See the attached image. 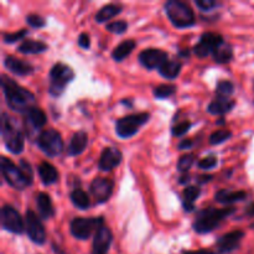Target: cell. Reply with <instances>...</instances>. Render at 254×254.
I'll list each match as a JSON object with an SVG mask.
<instances>
[{
    "label": "cell",
    "mask_w": 254,
    "mask_h": 254,
    "mask_svg": "<svg viewBox=\"0 0 254 254\" xmlns=\"http://www.w3.org/2000/svg\"><path fill=\"white\" fill-rule=\"evenodd\" d=\"M1 87L4 91L6 104L10 109L15 112H29L34 108L35 97L30 91L24 87L19 86L15 81L7 78L6 76L1 77Z\"/></svg>",
    "instance_id": "cell-1"
},
{
    "label": "cell",
    "mask_w": 254,
    "mask_h": 254,
    "mask_svg": "<svg viewBox=\"0 0 254 254\" xmlns=\"http://www.w3.org/2000/svg\"><path fill=\"white\" fill-rule=\"evenodd\" d=\"M235 207L221 208V210L213 207L205 208V210L198 212L197 217H196L195 222L192 225L193 230H195V232L201 233V235L212 232L225 218L235 213Z\"/></svg>",
    "instance_id": "cell-2"
},
{
    "label": "cell",
    "mask_w": 254,
    "mask_h": 254,
    "mask_svg": "<svg viewBox=\"0 0 254 254\" xmlns=\"http://www.w3.org/2000/svg\"><path fill=\"white\" fill-rule=\"evenodd\" d=\"M165 11L174 26L179 29L190 27L195 24V14L189 4L179 0H170L165 4Z\"/></svg>",
    "instance_id": "cell-3"
},
{
    "label": "cell",
    "mask_w": 254,
    "mask_h": 254,
    "mask_svg": "<svg viewBox=\"0 0 254 254\" xmlns=\"http://www.w3.org/2000/svg\"><path fill=\"white\" fill-rule=\"evenodd\" d=\"M1 135L4 139L5 146L12 154H20L24 149V135L12 124L11 118L6 113H2L1 119Z\"/></svg>",
    "instance_id": "cell-4"
},
{
    "label": "cell",
    "mask_w": 254,
    "mask_h": 254,
    "mask_svg": "<svg viewBox=\"0 0 254 254\" xmlns=\"http://www.w3.org/2000/svg\"><path fill=\"white\" fill-rule=\"evenodd\" d=\"M73 77L74 73L71 67L66 66L64 64H60V62L55 64L50 71V79H51L49 89L50 93L52 96H60L66 88L67 83L73 79Z\"/></svg>",
    "instance_id": "cell-5"
},
{
    "label": "cell",
    "mask_w": 254,
    "mask_h": 254,
    "mask_svg": "<svg viewBox=\"0 0 254 254\" xmlns=\"http://www.w3.org/2000/svg\"><path fill=\"white\" fill-rule=\"evenodd\" d=\"M37 145L47 156L55 158L62 153L64 141L59 131L55 129H46V130H42L37 136Z\"/></svg>",
    "instance_id": "cell-6"
},
{
    "label": "cell",
    "mask_w": 254,
    "mask_h": 254,
    "mask_svg": "<svg viewBox=\"0 0 254 254\" xmlns=\"http://www.w3.org/2000/svg\"><path fill=\"white\" fill-rule=\"evenodd\" d=\"M0 168H1V174L2 176H4L5 181H6L11 188L16 189V190H24L25 188L31 185V183L27 180L26 176H25L24 173L21 171L20 166L17 168L11 160H9V159L5 158V156L1 158Z\"/></svg>",
    "instance_id": "cell-7"
},
{
    "label": "cell",
    "mask_w": 254,
    "mask_h": 254,
    "mask_svg": "<svg viewBox=\"0 0 254 254\" xmlns=\"http://www.w3.org/2000/svg\"><path fill=\"white\" fill-rule=\"evenodd\" d=\"M149 118H150V116L148 113H138L123 117L117 122V134L123 139L130 138L138 133L139 128L144 126L149 121Z\"/></svg>",
    "instance_id": "cell-8"
},
{
    "label": "cell",
    "mask_w": 254,
    "mask_h": 254,
    "mask_svg": "<svg viewBox=\"0 0 254 254\" xmlns=\"http://www.w3.org/2000/svg\"><path fill=\"white\" fill-rule=\"evenodd\" d=\"M103 226V220L102 217H76L71 221L69 230L73 237L77 240H88L89 236L92 235L94 230H98L99 227Z\"/></svg>",
    "instance_id": "cell-9"
},
{
    "label": "cell",
    "mask_w": 254,
    "mask_h": 254,
    "mask_svg": "<svg viewBox=\"0 0 254 254\" xmlns=\"http://www.w3.org/2000/svg\"><path fill=\"white\" fill-rule=\"evenodd\" d=\"M25 228L30 240L36 245H44L46 241V232L40 218L35 215L34 211L27 210L25 215Z\"/></svg>",
    "instance_id": "cell-10"
},
{
    "label": "cell",
    "mask_w": 254,
    "mask_h": 254,
    "mask_svg": "<svg viewBox=\"0 0 254 254\" xmlns=\"http://www.w3.org/2000/svg\"><path fill=\"white\" fill-rule=\"evenodd\" d=\"M223 42L225 41H223V37L221 35L215 34V32H205L201 36L200 41L193 47V54L198 57H206L213 54L215 50Z\"/></svg>",
    "instance_id": "cell-11"
},
{
    "label": "cell",
    "mask_w": 254,
    "mask_h": 254,
    "mask_svg": "<svg viewBox=\"0 0 254 254\" xmlns=\"http://www.w3.org/2000/svg\"><path fill=\"white\" fill-rule=\"evenodd\" d=\"M1 226L5 231L15 233V235H20L24 232V222L20 216V213L15 210L11 206L5 205L1 208Z\"/></svg>",
    "instance_id": "cell-12"
},
{
    "label": "cell",
    "mask_w": 254,
    "mask_h": 254,
    "mask_svg": "<svg viewBox=\"0 0 254 254\" xmlns=\"http://www.w3.org/2000/svg\"><path fill=\"white\" fill-rule=\"evenodd\" d=\"M138 59L145 68H160L168 61V54L159 49H146L139 54Z\"/></svg>",
    "instance_id": "cell-13"
},
{
    "label": "cell",
    "mask_w": 254,
    "mask_h": 254,
    "mask_svg": "<svg viewBox=\"0 0 254 254\" xmlns=\"http://www.w3.org/2000/svg\"><path fill=\"white\" fill-rule=\"evenodd\" d=\"M114 183L106 178H96L91 183V193L98 203H104L113 193Z\"/></svg>",
    "instance_id": "cell-14"
},
{
    "label": "cell",
    "mask_w": 254,
    "mask_h": 254,
    "mask_svg": "<svg viewBox=\"0 0 254 254\" xmlns=\"http://www.w3.org/2000/svg\"><path fill=\"white\" fill-rule=\"evenodd\" d=\"M113 235L112 231L106 226H102L97 230L93 238V246H92V254H107L111 248Z\"/></svg>",
    "instance_id": "cell-15"
},
{
    "label": "cell",
    "mask_w": 254,
    "mask_h": 254,
    "mask_svg": "<svg viewBox=\"0 0 254 254\" xmlns=\"http://www.w3.org/2000/svg\"><path fill=\"white\" fill-rule=\"evenodd\" d=\"M243 237H245V232L241 230H236L230 233H226L217 241L218 250H220L221 253L232 252V251L237 250Z\"/></svg>",
    "instance_id": "cell-16"
},
{
    "label": "cell",
    "mask_w": 254,
    "mask_h": 254,
    "mask_svg": "<svg viewBox=\"0 0 254 254\" xmlns=\"http://www.w3.org/2000/svg\"><path fill=\"white\" fill-rule=\"evenodd\" d=\"M122 161V153L116 148H104L99 158L98 166L102 171H111Z\"/></svg>",
    "instance_id": "cell-17"
},
{
    "label": "cell",
    "mask_w": 254,
    "mask_h": 254,
    "mask_svg": "<svg viewBox=\"0 0 254 254\" xmlns=\"http://www.w3.org/2000/svg\"><path fill=\"white\" fill-rule=\"evenodd\" d=\"M4 64L10 72H12L16 76H27V74H30L32 72V66L29 62L22 61V60L16 59V57H5Z\"/></svg>",
    "instance_id": "cell-18"
},
{
    "label": "cell",
    "mask_w": 254,
    "mask_h": 254,
    "mask_svg": "<svg viewBox=\"0 0 254 254\" xmlns=\"http://www.w3.org/2000/svg\"><path fill=\"white\" fill-rule=\"evenodd\" d=\"M235 104V101L227 98V97H217V98L213 99V101L208 104L207 111L210 112L211 114H215V116H223V114L232 111Z\"/></svg>",
    "instance_id": "cell-19"
},
{
    "label": "cell",
    "mask_w": 254,
    "mask_h": 254,
    "mask_svg": "<svg viewBox=\"0 0 254 254\" xmlns=\"http://www.w3.org/2000/svg\"><path fill=\"white\" fill-rule=\"evenodd\" d=\"M47 117L45 112L40 108H31L29 112L25 113V123L34 130L42 128L46 124Z\"/></svg>",
    "instance_id": "cell-20"
},
{
    "label": "cell",
    "mask_w": 254,
    "mask_h": 254,
    "mask_svg": "<svg viewBox=\"0 0 254 254\" xmlns=\"http://www.w3.org/2000/svg\"><path fill=\"white\" fill-rule=\"evenodd\" d=\"M87 144H88V136H87L86 131H77L73 136H72L71 141H69L68 150L67 154L69 156L79 155L84 151Z\"/></svg>",
    "instance_id": "cell-21"
},
{
    "label": "cell",
    "mask_w": 254,
    "mask_h": 254,
    "mask_svg": "<svg viewBox=\"0 0 254 254\" xmlns=\"http://www.w3.org/2000/svg\"><path fill=\"white\" fill-rule=\"evenodd\" d=\"M36 206L37 210H39L40 216L44 220L47 218H51L55 215L54 205H52V201L50 198V196L46 192H40L36 196Z\"/></svg>",
    "instance_id": "cell-22"
},
{
    "label": "cell",
    "mask_w": 254,
    "mask_h": 254,
    "mask_svg": "<svg viewBox=\"0 0 254 254\" xmlns=\"http://www.w3.org/2000/svg\"><path fill=\"white\" fill-rule=\"evenodd\" d=\"M246 197H247V193L245 191L220 190L215 195L216 201L223 203V205H231V203H235L237 201H243Z\"/></svg>",
    "instance_id": "cell-23"
},
{
    "label": "cell",
    "mask_w": 254,
    "mask_h": 254,
    "mask_svg": "<svg viewBox=\"0 0 254 254\" xmlns=\"http://www.w3.org/2000/svg\"><path fill=\"white\" fill-rule=\"evenodd\" d=\"M37 170H39V175L45 185H52V184L56 183L57 179H59V173H57V170L55 169V166L51 165L50 163H46V161L40 164Z\"/></svg>",
    "instance_id": "cell-24"
},
{
    "label": "cell",
    "mask_w": 254,
    "mask_h": 254,
    "mask_svg": "<svg viewBox=\"0 0 254 254\" xmlns=\"http://www.w3.org/2000/svg\"><path fill=\"white\" fill-rule=\"evenodd\" d=\"M181 71V62L178 60H168L163 66L159 68V72L163 77L168 79H174L179 76Z\"/></svg>",
    "instance_id": "cell-25"
},
{
    "label": "cell",
    "mask_w": 254,
    "mask_h": 254,
    "mask_svg": "<svg viewBox=\"0 0 254 254\" xmlns=\"http://www.w3.org/2000/svg\"><path fill=\"white\" fill-rule=\"evenodd\" d=\"M122 11V5L118 4H109L103 6L102 9L98 10L96 14V21L97 22H106L108 20L113 19L114 16Z\"/></svg>",
    "instance_id": "cell-26"
},
{
    "label": "cell",
    "mask_w": 254,
    "mask_h": 254,
    "mask_svg": "<svg viewBox=\"0 0 254 254\" xmlns=\"http://www.w3.org/2000/svg\"><path fill=\"white\" fill-rule=\"evenodd\" d=\"M47 50V45L41 41H35V40H26L19 46L17 51L25 55H34L45 52Z\"/></svg>",
    "instance_id": "cell-27"
},
{
    "label": "cell",
    "mask_w": 254,
    "mask_h": 254,
    "mask_svg": "<svg viewBox=\"0 0 254 254\" xmlns=\"http://www.w3.org/2000/svg\"><path fill=\"white\" fill-rule=\"evenodd\" d=\"M135 47V41L134 40H126L122 44H119L112 52V57L116 61H123L126 57H128L131 54V51Z\"/></svg>",
    "instance_id": "cell-28"
},
{
    "label": "cell",
    "mask_w": 254,
    "mask_h": 254,
    "mask_svg": "<svg viewBox=\"0 0 254 254\" xmlns=\"http://www.w3.org/2000/svg\"><path fill=\"white\" fill-rule=\"evenodd\" d=\"M184 207L186 211L193 210V202L201 195V189L197 186H189L184 190Z\"/></svg>",
    "instance_id": "cell-29"
},
{
    "label": "cell",
    "mask_w": 254,
    "mask_h": 254,
    "mask_svg": "<svg viewBox=\"0 0 254 254\" xmlns=\"http://www.w3.org/2000/svg\"><path fill=\"white\" fill-rule=\"evenodd\" d=\"M69 198H71L72 203L77 208H79V210H87L89 205H91L88 195L83 190H81V189H74L71 192V195H69Z\"/></svg>",
    "instance_id": "cell-30"
},
{
    "label": "cell",
    "mask_w": 254,
    "mask_h": 254,
    "mask_svg": "<svg viewBox=\"0 0 254 254\" xmlns=\"http://www.w3.org/2000/svg\"><path fill=\"white\" fill-rule=\"evenodd\" d=\"M212 56L213 60H215L216 62H218V64H227V62H230L231 60H232V47L228 44H225V42H223L222 45H220V46L215 50Z\"/></svg>",
    "instance_id": "cell-31"
},
{
    "label": "cell",
    "mask_w": 254,
    "mask_h": 254,
    "mask_svg": "<svg viewBox=\"0 0 254 254\" xmlns=\"http://www.w3.org/2000/svg\"><path fill=\"white\" fill-rule=\"evenodd\" d=\"M176 92V87L174 84H160L154 89V96L159 99L169 98Z\"/></svg>",
    "instance_id": "cell-32"
},
{
    "label": "cell",
    "mask_w": 254,
    "mask_h": 254,
    "mask_svg": "<svg viewBox=\"0 0 254 254\" xmlns=\"http://www.w3.org/2000/svg\"><path fill=\"white\" fill-rule=\"evenodd\" d=\"M235 92V86H233L232 82L230 81H220L217 83V87H216V93L218 94V97H227L231 96V94Z\"/></svg>",
    "instance_id": "cell-33"
},
{
    "label": "cell",
    "mask_w": 254,
    "mask_h": 254,
    "mask_svg": "<svg viewBox=\"0 0 254 254\" xmlns=\"http://www.w3.org/2000/svg\"><path fill=\"white\" fill-rule=\"evenodd\" d=\"M232 133L227 129H220V130L215 131V133L211 134L210 136V144L212 145H217V144L225 143L228 138H231Z\"/></svg>",
    "instance_id": "cell-34"
},
{
    "label": "cell",
    "mask_w": 254,
    "mask_h": 254,
    "mask_svg": "<svg viewBox=\"0 0 254 254\" xmlns=\"http://www.w3.org/2000/svg\"><path fill=\"white\" fill-rule=\"evenodd\" d=\"M193 160H195V156L192 154H186V155H183L178 161V169L181 171V173H188L189 170L192 166Z\"/></svg>",
    "instance_id": "cell-35"
},
{
    "label": "cell",
    "mask_w": 254,
    "mask_h": 254,
    "mask_svg": "<svg viewBox=\"0 0 254 254\" xmlns=\"http://www.w3.org/2000/svg\"><path fill=\"white\" fill-rule=\"evenodd\" d=\"M128 29V24L123 20H119V21H113V22H109L107 25V30L109 32H113V34H124Z\"/></svg>",
    "instance_id": "cell-36"
},
{
    "label": "cell",
    "mask_w": 254,
    "mask_h": 254,
    "mask_svg": "<svg viewBox=\"0 0 254 254\" xmlns=\"http://www.w3.org/2000/svg\"><path fill=\"white\" fill-rule=\"evenodd\" d=\"M27 35V30L22 29L20 31L14 32V34H4L2 35V40H4L5 44H12V42H16L19 40H21L22 37H25Z\"/></svg>",
    "instance_id": "cell-37"
},
{
    "label": "cell",
    "mask_w": 254,
    "mask_h": 254,
    "mask_svg": "<svg viewBox=\"0 0 254 254\" xmlns=\"http://www.w3.org/2000/svg\"><path fill=\"white\" fill-rule=\"evenodd\" d=\"M190 128H191L190 122H188V121L181 122V123L176 124V126L173 128V135H175V136L184 135V134L188 133L189 129Z\"/></svg>",
    "instance_id": "cell-38"
},
{
    "label": "cell",
    "mask_w": 254,
    "mask_h": 254,
    "mask_svg": "<svg viewBox=\"0 0 254 254\" xmlns=\"http://www.w3.org/2000/svg\"><path fill=\"white\" fill-rule=\"evenodd\" d=\"M216 165H217V159L215 156H206L198 161V168L202 170H208V169L215 168Z\"/></svg>",
    "instance_id": "cell-39"
},
{
    "label": "cell",
    "mask_w": 254,
    "mask_h": 254,
    "mask_svg": "<svg viewBox=\"0 0 254 254\" xmlns=\"http://www.w3.org/2000/svg\"><path fill=\"white\" fill-rule=\"evenodd\" d=\"M26 21H27V24L32 27H42V26H45V24H46L44 17H41L40 15H36V14L27 15Z\"/></svg>",
    "instance_id": "cell-40"
},
{
    "label": "cell",
    "mask_w": 254,
    "mask_h": 254,
    "mask_svg": "<svg viewBox=\"0 0 254 254\" xmlns=\"http://www.w3.org/2000/svg\"><path fill=\"white\" fill-rule=\"evenodd\" d=\"M195 4L200 7L203 11H208V10L213 9V7L217 6V2L213 1V0H196Z\"/></svg>",
    "instance_id": "cell-41"
},
{
    "label": "cell",
    "mask_w": 254,
    "mask_h": 254,
    "mask_svg": "<svg viewBox=\"0 0 254 254\" xmlns=\"http://www.w3.org/2000/svg\"><path fill=\"white\" fill-rule=\"evenodd\" d=\"M20 169H21V171L24 173V175L26 176L27 180L30 181V183L32 184V170H31V165H30L29 163H27L26 160H24L22 159L21 161H20Z\"/></svg>",
    "instance_id": "cell-42"
},
{
    "label": "cell",
    "mask_w": 254,
    "mask_h": 254,
    "mask_svg": "<svg viewBox=\"0 0 254 254\" xmlns=\"http://www.w3.org/2000/svg\"><path fill=\"white\" fill-rule=\"evenodd\" d=\"M78 45L84 50L89 49V46H91V40H89V36L86 34V32H82V34L79 35Z\"/></svg>",
    "instance_id": "cell-43"
},
{
    "label": "cell",
    "mask_w": 254,
    "mask_h": 254,
    "mask_svg": "<svg viewBox=\"0 0 254 254\" xmlns=\"http://www.w3.org/2000/svg\"><path fill=\"white\" fill-rule=\"evenodd\" d=\"M193 145V141L191 139H184L180 144H179V149L180 150H185V149H190Z\"/></svg>",
    "instance_id": "cell-44"
},
{
    "label": "cell",
    "mask_w": 254,
    "mask_h": 254,
    "mask_svg": "<svg viewBox=\"0 0 254 254\" xmlns=\"http://www.w3.org/2000/svg\"><path fill=\"white\" fill-rule=\"evenodd\" d=\"M184 254H218L212 252V251H208V250H200V251H192V252H185Z\"/></svg>",
    "instance_id": "cell-45"
},
{
    "label": "cell",
    "mask_w": 254,
    "mask_h": 254,
    "mask_svg": "<svg viewBox=\"0 0 254 254\" xmlns=\"http://www.w3.org/2000/svg\"><path fill=\"white\" fill-rule=\"evenodd\" d=\"M246 215H247L248 217H254V202L248 205L247 210H246Z\"/></svg>",
    "instance_id": "cell-46"
},
{
    "label": "cell",
    "mask_w": 254,
    "mask_h": 254,
    "mask_svg": "<svg viewBox=\"0 0 254 254\" xmlns=\"http://www.w3.org/2000/svg\"><path fill=\"white\" fill-rule=\"evenodd\" d=\"M211 179H212V176H211V175H202V176H200V178L197 179V181H198V183H201V184H206V183H208Z\"/></svg>",
    "instance_id": "cell-47"
},
{
    "label": "cell",
    "mask_w": 254,
    "mask_h": 254,
    "mask_svg": "<svg viewBox=\"0 0 254 254\" xmlns=\"http://www.w3.org/2000/svg\"><path fill=\"white\" fill-rule=\"evenodd\" d=\"M189 180H190V176H189V175H183L180 178V180H179V183H180V184H186Z\"/></svg>",
    "instance_id": "cell-48"
}]
</instances>
